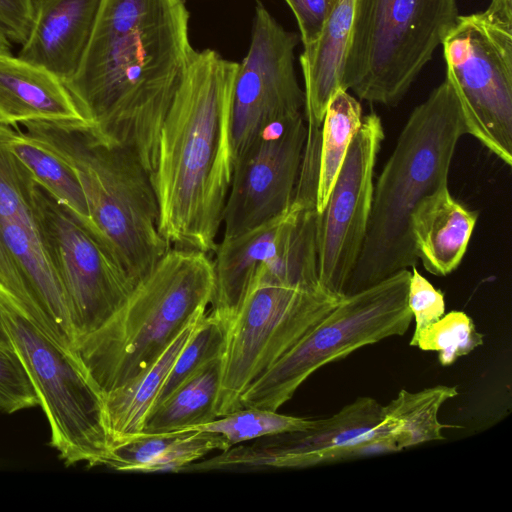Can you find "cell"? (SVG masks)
I'll list each match as a JSON object with an SVG mask.
<instances>
[{
  "label": "cell",
  "mask_w": 512,
  "mask_h": 512,
  "mask_svg": "<svg viewBox=\"0 0 512 512\" xmlns=\"http://www.w3.org/2000/svg\"><path fill=\"white\" fill-rule=\"evenodd\" d=\"M189 18L184 0H103L65 84L95 134L134 151L151 179L163 122L195 52Z\"/></svg>",
  "instance_id": "6da1fadb"
},
{
  "label": "cell",
  "mask_w": 512,
  "mask_h": 512,
  "mask_svg": "<svg viewBox=\"0 0 512 512\" xmlns=\"http://www.w3.org/2000/svg\"><path fill=\"white\" fill-rule=\"evenodd\" d=\"M239 63L194 52L163 122L152 182L171 247L214 252L234 150L231 108Z\"/></svg>",
  "instance_id": "7a4b0ae2"
},
{
  "label": "cell",
  "mask_w": 512,
  "mask_h": 512,
  "mask_svg": "<svg viewBox=\"0 0 512 512\" xmlns=\"http://www.w3.org/2000/svg\"><path fill=\"white\" fill-rule=\"evenodd\" d=\"M466 134L457 95L445 78L413 109L374 182L366 236L345 295L416 266L411 215L426 196L448 185L457 144Z\"/></svg>",
  "instance_id": "3957f363"
},
{
  "label": "cell",
  "mask_w": 512,
  "mask_h": 512,
  "mask_svg": "<svg viewBox=\"0 0 512 512\" xmlns=\"http://www.w3.org/2000/svg\"><path fill=\"white\" fill-rule=\"evenodd\" d=\"M18 125L74 168L96 233L136 285L171 248L160 233V208L151 176L136 153L105 143L86 121Z\"/></svg>",
  "instance_id": "277c9868"
},
{
  "label": "cell",
  "mask_w": 512,
  "mask_h": 512,
  "mask_svg": "<svg viewBox=\"0 0 512 512\" xmlns=\"http://www.w3.org/2000/svg\"><path fill=\"white\" fill-rule=\"evenodd\" d=\"M209 254L171 247L132 289L108 323L77 353L104 394L125 384L169 346L211 304Z\"/></svg>",
  "instance_id": "5b68a950"
},
{
  "label": "cell",
  "mask_w": 512,
  "mask_h": 512,
  "mask_svg": "<svg viewBox=\"0 0 512 512\" xmlns=\"http://www.w3.org/2000/svg\"><path fill=\"white\" fill-rule=\"evenodd\" d=\"M459 16L456 0H354L341 88L397 105Z\"/></svg>",
  "instance_id": "8992f818"
},
{
  "label": "cell",
  "mask_w": 512,
  "mask_h": 512,
  "mask_svg": "<svg viewBox=\"0 0 512 512\" xmlns=\"http://www.w3.org/2000/svg\"><path fill=\"white\" fill-rule=\"evenodd\" d=\"M0 320L47 418L49 445L66 466H105L112 439L103 391L74 355L39 329L29 311L0 304Z\"/></svg>",
  "instance_id": "52a82bcc"
},
{
  "label": "cell",
  "mask_w": 512,
  "mask_h": 512,
  "mask_svg": "<svg viewBox=\"0 0 512 512\" xmlns=\"http://www.w3.org/2000/svg\"><path fill=\"white\" fill-rule=\"evenodd\" d=\"M409 269L350 295L242 394L241 408L277 411L316 370L408 330Z\"/></svg>",
  "instance_id": "ba28073f"
},
{
  "label": "cell",
  "mask_w": 512,
  "mask_h": 512,
  "mask_svg": "<svg viewBox=\"0 0 512 512\" xmlns=\"http://www.w3.org/2000/svg\"><path fill=\"white\" fill-rule=\"evenodd\" d=\"M343 297L322 285L253 287L226 326L217 417L240 409L245 390L320 323Z\"/></svg>",
  "instance_id": "9c48e42d"
},
{
  "label": "cell",
  "mask_w": 512,
  "mask_h": 512,
  "mask_svg": "<svg viewBox=\"0 0 512 512\" xmlns=\"http://www.w3.org/2000/svg\"><path fill=\"white\" fill-rule=\"evenodd\" d=\"M11 128L0 122V302L40 312L56 345L76 356L63 291L38 222L36 181L9 147Z\"/></svg>",
  "instance_id": "30bf717a"
},
{
  "label": "cell",
  "mask_w": 512,
  "mask_h": 512,
  "mask_svg": "<svg viewBox=\"0 0 512 512\" xmlns=\"http://www.w3.org/2000/svg\"><path fill=\"white\" fill-rule=\"evenodd\" d=\"M35 199L77 357L123 305L135 284L102 239L37 182Z\"/></svg>",
  "instance_id": "8fae6325"
},
{
  "label": "cell",
  "mask_w": 512,
  "mask_h": 512,
  "mask_svg": "<svg viewBox=\"0 0 512 512\" xmlns=\"http://www.w3.org/2000/svg\"><path fill=\"white\" fill-rule=\"evenodd\" d=\"M466 133L512 165V32L483 13L459 16L442 42Z\"/></svg>",
  "instance_id": "7c38bea8"
},
{
  "label": "cell",
  "mask_w": 512,
  "mask_h": 512,
  "mask_svg": "<svg viewBox=\"0 0 512 512\" xmlns=\"http://www.w3.org/2000/svg\"><path fill=\"white\" fill-rule=\"evenodd\" d=\"M298 42V35L285 30L258 1L249 49L239 63L233 87L231 128L235 160L266 126L303 113L304 91L294 69Z\"/></svg>",
  "instance_id": "4fadbf2b"
},
{
  "label": "cell",
  "mask_w": 512,
  "mask_h": 512,
  "mask_svg": "<svg viewBox=\"0 0 512 512\" xmlns=\"http://www.w3.org/2000/svg\"><path fill=\"white\" fill-rule=\"evenodd\" d=\"M385 133L376 113L363 116L325 208L317 214V273L322 286L345 296L370 217L375 166Z\"/></svg>",
  "instance_id": "5bb4252c"
},
{
  "label": "cell",
  "mask_w": 512,
  "mask_h": 512,
  "mask_svg": "<svg viewBox=\"0 0 512 512\" xmlns=\"http://www.w3.org/2000/svg\"><path fill=\"white\" fill-rule=\"evenodd\" d=\"M306 136L303 113L273 122L235 160L222 214L223 237L250 230L290 206Z\"/></svg>",
  "instance_id": "9a60e30c"
},
{
  "label": "cell",
  "mask_w": 512,
  "mask_h": 512,
  "mask_svg": "<svg viewBox=\"0 0 512 512\" xmlns=\"http://www.w3.org/2000/svg\"><path fill=\"white\" fill-rule=\"evenodd\" d=\"M397 427L395 420L384 418L383 406L376 399L361 396L333 416L320 419L318 425L311 429L232 446L214 457L190 464L185 471H256L328 464L335 451L395 433Z\"/></svg>",
  "instance_id": "2e32d148"
},
{
  "label": "cell",
  "mask_w": 512,
  "mask_h": 512,
  "mask_svg": "<svg viewBox=\"0 0 512 512\" xmlns=\"http://www.w3.org/2000/svg\"><path fill=\"white\" fill-rule=\"evenodd\" d=\"M102 1L36 0L29 35L17 57L66 84L82 64Z\"/></svg>",
  "instance_id": "e0dca14e"
},
{
  "label": "cell",
  "mask_w": 512,
  "mask_h": 512,
  "mask_svg": "<svg viewBox=\"0 0 512 512\" xmlns=\"http://www.w3.org/2000/svg\"><path fill=\"white\" fill-rule=\"evenodd\" d=\"M478 219V212L454 198L448 185L426 196L410 218L417 258L427 272L447 276L460 265Z\"/></svg>",
  "instance_id": "ac0fdd59"
},
{
  "label": "cell",
  "mask_w": 512,
  "mask_h": 512,
  "mask_svg": "<svg viewBox=\"0 0 512 512\" xmlns=\"http://www.w3.org/2000/svg\"><path fill=\"white\" fill-rule=\"evenodd\" d=\"M288 208L280 215L217 243L211 313L225 326L239 310L260 267L277 249Z\"/></svg>",
  "instance_id": "d6986e66"
},
{
  "label": "cell",
  "mask_w": 512,
  "mask_h": 512,
  "mask_svg": "<svg viewBox=\"0 0 512 512\" xmlns=\"http://www.w3.org/2000/svg\"><path fill=\"white\" fill-rule=\"evenodd\" d=\"M39 120L86 121L55 75L11 54L0 55V122L16 125Z\"/></svg>",
  "instance_id": "ffe728a7"
},
{
  "label": "cell",
  "mask_w": 512,
  "mask_h": 512,
  "mask_svg": "<svg viewBox=\"0 0 512 512\" xmlns=\"http://www.w3.org/2000/svg\"><path fill=\"white\" fill-rule=\"evenodd\" d=\"M354 0H338L318 38L305 45L299 61L304 77V118L321 128L328 102L341 88V77L352 26Z\"/></svg>",
  "instance_id": "44dd1931"
},
{
  "label": "cell",
  "mask_w": 512,
  "mask_h": 512,
  "mask_svg": "<svg viewBox=\"0 0 512 512\" xmlns=\"http://www.w3.org/2000/svg\"><path fill=\"white\" fill-rule=\"evenodd\" d=\"M207 310L199 312L169 346L137 376L104 394L105 411L112 446L143 432L161 389L185 344Z\"/></svg>",
  "instance_id": "7402d4cb"
},
{
  "label": "cell",
  "mask_w": 512,
  "mask_h": 512,
  "mask_svg": "<svg viewBox=\"0 0 512 512\" xmlns=\"http://www.w3.org/2000/svg\"><path fill=\"white\" fill-rule=\"evenodd\" d=\"M221 358L209 363L155 406L146 419L143 432L191 430L216 419Z\"/></svg>",
  "instance_id": "603a6c76"
},
{
  "label": "cell",
  "mask_w": 512,
  "mask_h": 512,
  "mask_svg": "<svg viewBox=\"0 0 512 512\" xmlns=\"http://www.w3.org/2000/svg\"><path fill=\"white\" fill-rule=\"evenodd\" d=\"M11 126L9 147L34 180L96 233L74 168L55 151L25 135L18 124Z\"/></svg>",
  "instance_id": "cb8c5ba5"
},
{
  "label": "cell",
  "mask_w": 512,
  "mask_h": 512,
  "mask_svg": "<svg viewBox=\"0 0 512 512\" xmlns=\"http://www.w3.org/2000/svg\"><path fill=\"white\" fill-rule=\"evenodd\" d=\"M363 119L360 102L338 88L331 96L320 129V157L316 210L325 208L349 146Z\"/></svg>",
  "instance_id": "d4e9b609"
},
{
  "label": "cell",
  "mask_w": 512,
  "mask_h": 512,
  "mask_svg": "<svg viewBox=\"0 0 512 512\" xmlns=\"http://www.w3.org/2000/svg\"><path fill=\"white\" fill-rule=\"evenodd\" d=\"M457 394V387L447 385H436L417 392L402 389L383 406L384 418H391L398 424L396 432L402 449L444 440L442 429L447 426L439 421L438 413L441 406Z\"/></svg>",
  "instance_id": "484cf974"
},
{
  "label": "cell",
  "mask_w": 512,
  "mask_h": 512,
  "mask_svg": "<svg viewBox=\"0 0 512 512\" xmlns=\"http://www.w3.org/2000/svg\"><path fill=\"white\" fill-rule=\"evenodd\" d=\"M319 420L284 415L265 408L243 407L191 430L220 434L232 447L262 437L311 429Z\"/></svg>",
  "instance_id": "4316f807"
},
{
  "label": "cell",
  "mask_w": 512,
  "mask_h": 512,
  "mask_svg": "<svg viewBox=\"0 0 512 512\" xmlns=\"http://www.w3.org/2000/svg\"><path fill=\"white\" fill-rule=\"evenodd\" d=\"M226 337L225 324L212 313H206L197 329L179 353L155 406L163 402L180 385L212 361L221 358ZM154 406V407H155Z\"/></svg>",
  "instance_id": "83f0119b"
},
{
  "label": "cell",
  "mask_w": 512,
  "mask_h": 512,
  "mask_svg": "<svg viewBox=\"0 0 512 512\" xmlns=\"http://www.w3.org/2000/svg\"><path fill=\"white\" fill-rule=\"evenodd\" d=\"M483 338L471 317L462 311H451L421 331L409 344L424 351L438 352L439 363L450 366L481 346Z\"/></svg>",
  "instance_id": "f1b7e54d"
},
{
  "label": "cell",
  "mask_w": 512,
  "mask_h": 512,
  "mask_svg": "<svg viewBox=\"0 0 512 512\" xmlns=\"http://www.w3.org/2000/svg\"><path fill=\"white\" fill-rule=\"evenodd\" d=\"M230 448L228 442L220 434L185 430L155 460L144 466L139 472H182L190 464L199 461L205 455Z\"/></svg>",
  "instance_id": "f546056e"
},
{
  "label": "cell",
  "mask_w": 512,
  "mask_h": 512,
  "mask_svg": "<svg viewBox=\"0 0 512 512\" xmlns=\"http://www.w3.org/2000/svg\"><path fill=\"white\" fill-rule=\"evenodd\" d=\"M185 430L142 432L114 444L105 466L123 472H139L155 460Z\"/></svg>",
  "instance_id": "4dcf8cb0"
},
{
  "label": "cell",
  "mask_w": 512,
  "mask_h": 512,
  "mask_svg": "<svg viewBox=\"0 0 512 512\" xmlns=\"http://www.w3.org/2000/svg\"><path fill=\"white\" fill-rule=\"evenodd\" d=\"M39 406L32 381L14 350L0 348V414Z\"/></svg>",
  "instance_id": "1f68e13d"
},
{
  "label": "cell",
  "mask_w": 512,
  "mask_h": 512,
  "mask_svg": "<svg viewBox=\"0 0 512 512\" xmlns=\"http://www.w3.org/2000/svg\"><path fill=\"white\" fill-rule=\"evenodd\" d=\"M407 304L415 320V329L410 342L445 314L444 294L436 289L416 266L411 269Z\"/></svg>",
  "instance_id": "d6a6232c"
},
{
  "label": "cell",
  "mask_w": 512,
  "mask_h": 512,
  "mask_svg": "<svg viewBox=\"0 0 512 512\" xmlns=\"http://www.w3.org/2000/svg\"><path fill=\"white\" fill-rule=\"evenodd\" d=\"M291 8L300 30L303 46L314 42L332 11L333 0H285Z\"/></svg>",
  "instance_id": "836d02e7"
},
{
  "label": "cell",
  "mask_w": 512,
  "mask_h": 512,
  "mask_svg": "<svg viewBox=\"0 0 512 512\" xmlns=\"http://www.w3.org/2000/svg\"><path fill=\"white\" fill-rule=\"evenodd\" d=\"M36 0H0V31L12 43L23 44L34 16Z\"/></svg>",
  "instance_id": "e575fe53"
},
{
  "label": "cell",
  "mask_w": 512,
  "mask_h": 512,
  "mask_svg": "<svg viewBox=\"0 0 512 512\" xmlns=\"http://www.w3.org/2000/svg\"><path fill=\"white\" fill-rule=\"evenodd\" d=\"M403 450L397 432L371 438L332 453L329 463L377 456Z\"/></svg>",
  "instance_id": "d590c367"
},
{
  "label": "cell",
  "mask_w": 512,
  "mask_h": 512,
  "mask_svg": "<svg viewBox=\"0 0 512 512\" xmlns=\"http://www.w3.org/2000/svg\"><path fill=\"white\" fill-rule=\"evenodd\" d=\"M482 13L491 23L512 32V0H491Z\"/></svg>",
  "instance_id": "8d00e7d4"
},
{
  "label": "cell",
  "mask_w": 512,
  "mask_h": 512,
  "mask_svg": "<svg viewBox=\"0 0 512 512\" xmlns=\"http://www.w3.org/2000/svg\"><path fill=\"white\" fill-rule=\"evenodd\" d=\"M0 348L14 350L12 343L5 331V328L0 320Z\"/></svg>",
  "instance_id": "74e56055"
},
{
  "label": "cell",
  "mask_w": 512,
  "mask_h": 512,
  "mask_svg": "<svg viewBox=\"0 0 512 512\" xmlns=\"http://www.w3.org/2000/svg\"><path fill=\"white\" fill-rule=\"evenodd\" d=\"M333 1H334V2H335V4H336V2H337L338 0H333Z\"/></svg>",
  "instance_id": "f35d334b"
}]
</instances>
